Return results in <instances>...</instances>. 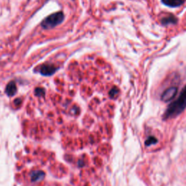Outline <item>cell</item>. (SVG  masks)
Wrapping results in <instances>:
<instances>
[{"mask_svg": "<svg viewBox=\"0 0 186 186\" xmlns=\"http://www.w3.org/2000/svg\"><path fill=\"white\" fill-rule=\"evenodd\" d=\"M186 108V86L182 89L179 97L168 106L163 115L164 119L174 118L180 114Z\"/></svg>", "mask_w": 186, "mask_h": 186, "instance_id": "cell-1", "label": "cell"}, {"mask_svg": "<svg viewBox=\"0 0 186 186\" xmlns=\"http://www.w3.org/2000/svg\"><path fill=\"white\" fill-rule=\"evenodd\" d=\"M64 20V15L62 12H57L55 13L52 14L46 17L42 22L41 25V26L46 29L52 28L55 27L56 25L61 23L62 20Z\"/></svg>", "mask_w": 186, "mask_h": 186, "instance_id": "cell-2", "label": "cell"}, {"mask_svg": "<svg viewBox=\"0 0 186 186\" xmlns=\"http://www.w3.org/2000/svg\"><path fill=\"white\" fill-rule=\"evenodd\" d=\"M177 92V89L174 86H171V87L168 88L164 91L161 94V99L163 102H169V101L172 100L174 97L176 96Z\"/></svg>", "mask_w": 186, "mask_h": 186, "instance_id": "cell-3", "label": "cell"}, {"mask_svg": "<svg viewBox=\"0 0 186 186\" xmlns=\"http://www.w3.org/2000/svg\"><path fill=\"white\" fill-rule=\"evenodd\" d=\"M57 70L55 66L51 64H44L39 68V73L44 76H51Z\"/></svg>", "mask_w": 186, "mask_h": 186, "instance_id": "cell-4", "label": "cell"}, {"mask_svg": "<svg viewBox=\"0 0 186 186\" xmlns=\"http://www.w3.org/2000/svg\"><path fill=\"white\" fill-rule=\"evenodd\" d=\"M162 3L165 5L170 7H177L183 4V0H161Z\"/></svg>", "mask_w": 186, "mask_h": 186, "instance_id": "cell-5", "label": "cell"}, {"mask_svg": "<svg viewBox=\"0 0 186 186\" xmlns=\"http://www.w3.org/2000/svg\"><path fill=\"white\" fill-rule=\"evenodd\" d=\"M44 172L43 171H34L31 174V179L32 182H38L44 177Z\"/></svg>", "mask_w": 186, "mask_h": 186, "instance_id": "cell-6", "label": "cell"}, {"mask_svg": "<svg viewBox=\"0 0 186 186\" xmlns=\"http://www.w3.org/2000/svg\"><path fill=\"white\" fill-rule=\"evenodd\" d=\"M16 90H17V87H16V84L15 81H12L7 84L6 86L5 92L7 93V95L9 96H13L16 93Z\"/></svg>", "mask_w": 186, "mask_h": 186, "instance_id": "cell-7", "label": "cell"}, {"mask_svg": "<svg viewBox=\"0 0 186 186\" xmlns=\"http://www.w3.org/2000/svg\"><path fill=\"white\" fill-rule=\"evenodd\" d=\"M177 19L173 15H169V16L164 17V18H163L162 20H161V23H162V24H163V25H169V24L176 23H177Z\"/></svg>", "mask_w": 186, "mask_h": 186, "instance_id": "cell-8", "label": "cell"}, {"mask_svg": "<svg viewBox=\"0 0 186 186\" xmlns=\"http://www.w3.org/2000/svg\"><path fill=\"white\" fill-rule=\"evenodd\" d=\"M157 142H158V140L155 138L154 136H149L146 140H145V145L146 146H150V145H155Z\"/></svg>", "mask_w": 186, "mask_h": 186, "instance_id": "cell-9", "label": "cell"}, {"mask_svg": "<svg viewBox=\"0 0 186 186\" xmlns=\"http://www.w3.org/2000/svg\"><path fill=\"white\" fill-rule=\"evenodd\" d=\"M35 92H36V94H37L38 96L43 95V94H44V89H41V88H38V89H36V91H35Z\"/></svg>", "mask_w": 186, "mask_h": 186, "instance_id": "cell-10", "label": "cell"}, {"mask_svg": "<svg viewBox=\"0 0 186 186\" xmlns=\"http://www.w3.org/2000/svg\"><path fill=\"white\" fill-rule=\"evenodd\" d=\"M118 89H116V88H115L114 89H112L111 91H110V95L112 97H114V96H116V94H118Z\"/></svg>", "mask_w": 186, "mask_h": 186, "instance_id": "cell-11", "label": "cell"}]
</instances>
